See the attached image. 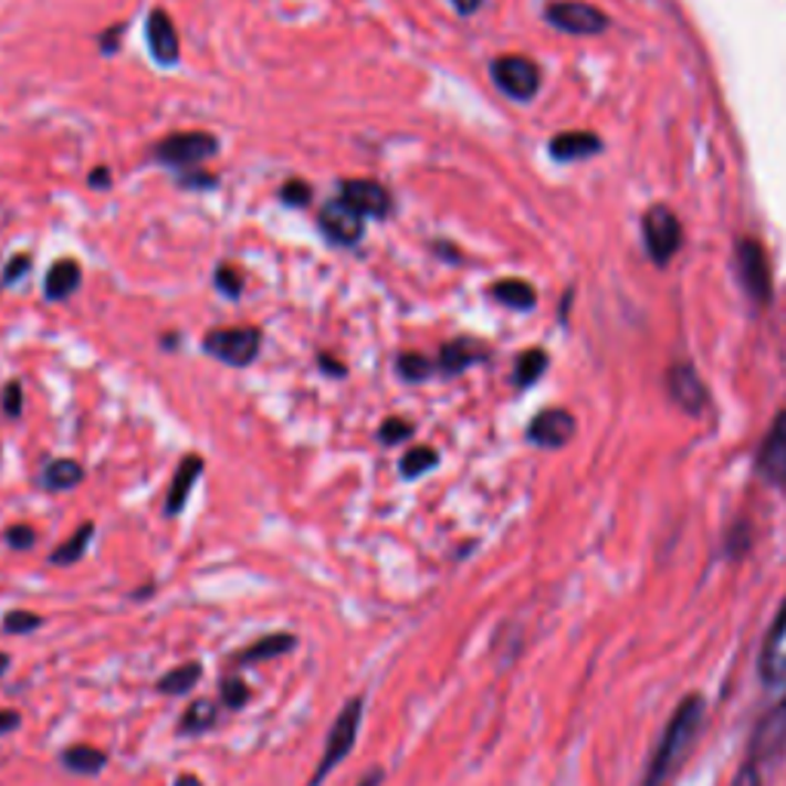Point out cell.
<instances>
[{"instance_id":"6da1fadb","label":"cell","mask_w":786,"mask_h":786,"mask_svg":"<svg viewBox=\"0 0 786 786\" xmlns=\"http://www.w3.org/2000/svg\"><path fill=\"white\" fill-rule=\"evenodd\" d=\"M704 710L706 706L701 694H691V698H685L677 706V713L670 716L667 729H663L661 744H658L654 756H651L649 772L642 777V786H663V780L685 762L689 750L698 741V734H701V725H704Z\"/></svg>"},{"instance_id":"7a4b0ae2","label":"cell","mask_w":786,"mask_h":786,"mask_svg":"<svg viewBox=\"0 0 786 786\" xmlns=\"http://www.w3.org/2000/svg\"><path fill=\"white\" fill-rule=\"evenodd\" d=\"M359 725H363V698H350L345 710L338 713V719L332 722L329 734H326V746H323V756H319L317 768L311 774L307 786L323 784V780L350 756V750L357 746Z\"/></svg>"},{"instance_id":"3957f363","label":"cell","mask_w":786,"mask_h":786,"mask_svg":"<svg viewBox=\"0 0 786 786\" xmlns=\"http://www.w3.org/2000/svg\"><path fill=\"white\" fill-rule=\"evenodd\" d=\"M203 350L224 366H252L262 350V329L255 326H221L203 335Z\"/></svg>"},{"instance_id":"277c9868","label":"cell","mask_w":786,"mask_h":786,"mask_svg":"<svg viewBox=\"0 0 786 786\" xmlns=\"http://www.w3.org/2000/svg\"><path fill=\"white\" fill-rule=\"evenodd\" d=\"M734 268L741 276V286L756 304L772 302V264L765 249L756 240H737L734 247Z\"/></svg>"},{"instance_id":"5b68a950","label":"cell","mask_w":786,"mask_h":786,"mask_svg":"<svg viewBox=\"0 0 786 786\" xmlns=\"http://www.w3.org/2000/svg\"><path fill=\"white\" fill-rule=\"evenodd\" d=\"M216 151H219V138L212 133H172L160 145H154L151 157L157 164L185 169V166L203 164Z\"/></svg>"},{"instance_id":"8992f818","label":"cell","mask_w":786,"mask_h":786,"mask_svg":"<svg viewBox=\"0 0 786 786\" xmlns=\"http://www.w3.org/2000/svg\"><path fill=\"white\" fill-rule=\"evenodd\" d=\"M544 19L551 22L553 28L566 31V34H580V38H594V34H602L611 22L608 15L587 3V0H553L544 7Z\"/></svg>"},{"instance_id":"52a82bcc","label":"cell","mask_w":786,"mask_h":786,"mask_svg":"<svg viewBox=\"0 0 786 786\" xmlns=\"http://www.w3.org/2000/svg\"><path fill=\"white\" fill-rule=\"evenodd\" d=\"M492 81L504 96L532 102L541 90V69L525 55H497L492 62Z\"/></svg>"},{"instance_id":"ba28073f","label":"cell","mask_w":786,"mask_h":786,"mask_svg":"<svg viewBox=\"0 0 786 786\" xmlns=\"http://www.w3.org/2000/svg\"><path fill=\"white\" fill-rule=\"evenodd\" d=\"M642 234H646V247H649L651 259L658 264H667L677 249L682 247V224L667 207H651L642 219Z\"/></svg>"},{"instance_id":"9c48e42d","label":"cell","mask_w":786,"mask_h":786,"mask_svg":"<svg viewBox=\"0 0 786 786\" xmlns=\"http://www.w3.org/2000/svg\"><path fill=\"white\" fill-rule=\"evenodd\" d=\"M317 224L323 237H326L329 243H335V247H357L363 234H366V219H363L354 207H347L345 200L323 203Z\"/></svg>"},{"instance_id":"30bf717a","label":"cell","mask_w":786,"mask_h":786,"mask_svg":"<svg viewBox=\"0 0 786 786\" xmlns=\"http://www.w3.org/2000/svg\"><path fill=\"white\" fill-rule=\"evenodd\" d=\"M338 200L357 209L363 219H387L394 212V193L375 179H345L338 185Z\"/></svg>"},{"instance_id":"8fae6325","label":"cell","mask_w":786,"mask_h":786,"mask_svg":"<svg viewBox=\"0 0 786 786\" xmlns=\"http://www.w3.org/2000/svg\"><path fill=\"white\" fill-rule=\"evenodd\" d=\"M759 673L762 679L780 689L786 685V602L777 611L774 618L772 630L765 636V646H762V658H759Z\"/></svg>"},{"instance_id":"7c38bea8","label":"cell","mask_w":786,"mask_h":786,"mask_svg":"<svg viewBox=\"0 0 786 786\" xmlns=\"http://www.w3.org/2000/svg\"><path fill=\"white\" fill-rule=\"evenodd\" d=\"M145 41H148V50H151L154 62L157 65H176L181 53L179 43V31L172 25V19L166 10H151L148 13V22H145Z\"/></svg>"},{"instance_id":"4fadbf2b","label":"cell","mask_w":786,"mask_h":786,"mask_svg":"<svg viewBox=\"0 0 786 786\" xmlns=\"http://www.w3.org/2000/svg\"><path fill=\"white\" fill-rule=\"evenodd\" d=\"M575 437V418L566 409H547L532 418L528 425V440L544 449H563Z\"/></svg>"},{"instance_id":"5bb4252c","label":"cell","mask_w":786,"mask_h":786,"mask_svg":"<svg viewBox=\"0 0 786 786\" xmlns=\"http://www.w3.org/2000/svg\"><path fill=\"white\" fill-rule=\"evenodd\" d=\"M759 473L772 485H786V412L774 418L759 449Z\"/></svg>"},{"instance_id":"9a60e30c","label":"cell","mask_w":786,"mask_h":786,"mask_svg":"<svg viewBox=\"0 0 786 786\" xmlns=\"http://www.w3.org/2000/svg\"><path fill=\"white\" fill-rule=\"evenodd\" d=\"M667 385H670V397L685 409V412L698 415L704 412L706 400H710V394H706L704 381H701V375L694 373V366H689V363H679V366H673L670 369V375H667Z\"/></svg>"},{"instance_id":"2e32d148","label":"cell","mask_w":786,"mask_h":786,"mask_svg":"<svg viewBox=\"0 0 786 786\" xmlns=\"http://www.w3.org/2000/svg\"><path fill=\"white\" fill-rule=\"evenodd\" d=\"M485 357H489V347H485L483 342H476V338H455V342H446V345L440 347L437 369L452 378V375H461L464 369H470V366L483 363Z\"/></svg>"},{"instance_id":"e0dca14e","label":"cell","mask_w":786,"mask_h":786,"mask_svg":"<svg viewBox=\"0 0 786 786\" xmlns=\"http://www.w3.org/2000/svg\"><path fill=\"white\" fill-rule=\"evenodd\" d=\"M200 473H203V458H181V464L176 468V476H172V483H169V492H166V516H176V513L185 511V504H188V497H191Z\"/></svg>"},{"instance_id":"ac0fdd59","label":"cell","mask_w":786,"mask_h":786,"mask_svg":"<svg viewBox=\"0 0 786 786\" xmlns=\"http://www.w3.org/2000/svg\"><path fill=\"white\" fill-rule=\"evenodd\" d=\"M81 283H83L81 264L71 262V259H62V262H55L53 268L46 271L43 295H46L50 302H65V298H71L74 292L81 290Z\"/></svg>"},{"instance_id":"d6986e66","label":"cell","mask_w":786,"mask_h":786,"mask_svg":"<svg viewBox=\"0 0 786 786\" xmlns=\"http://www.w3.org/2000/svg\"><path fill=\"white\" fill-rule=\"evenodd\" d=\"M83 464L74 461V458H59V461H50L41 473V485L46 492H69V489H77L83 483Z\"/></svg>"},{"instance_id":"ffe728a7","label":"cell","mask_w":786,"mask_h":786,"mask_svg":"<svg viewBox=\"0 0 786 786\" xmlns=\"http://www.w3.org/2000/svg\"><path fill=\"white\" fill-rule=\"evenodd\" d=\"M602 148V142L596 133H559L553 136L551 154L556 160H580V157H590Z\"/></svg>"},{"instance_id":"44dd1931","label":"cell","mask_w":786,"mask_h":786,"mask_svg":"<svg viewBox=\"0 0 786 786\" xmlns=\"http://www.w3.org/2000/svg\"><path fill=\"white\" fill-rule=\"evenodd\" d=\"M295 649V636L292 633H271L252 642L249 649H243L237 654V663H259V661H271V658H280L286 651Z\"/></svg>"},{"instance_id":"7402d4cb","label":"cell","mask_w":786,"mask_h":786,"mask_svg":"<svg viewBox=\"0 0 786 786\" xmlns=\"http://www.w3.org/2000/svg\"><path fill=\"white\" fill-rule=\"evenodd\" d=\"M59 762H62V765H65V768L74 774H98V772H105L108 756H105L102 750H96V746L77 744V746H69V750L59 756Z\"/></svg>"},{"instance_id":"603a6c76","label":"cell","mask_w":786,"mask_h":786,"mask_svg":"<svg viewBox=\"0 0 786 786\" xmlns=\"http://www.w3.org/2000/svg\"><path fill=\"white\" fill-rule=\"evenodd\" d=\"M492 298L507 304L513 311H532L535 302H538V295H535V290L525 280H497L495 286H492Z\"/></svg>"},{"instance_id":"cb8c5ba5","label":"cell","mask_w":786,"mask_h":786,"mask_svg":"<svg viewBox=\"0 0 786 786\" xmlns=\"http://www.w3.org/2000/svg\"><path fill=\"white\" fill-rule=\"evenodd\" d=\"M93 535H96V525L83 523L62 547H55V551L50 553V563H53V566H74V563H81L83 556H86V547H90Z\"/></svg>"},{"instance_id":"d4e9b609","label":"cell","mask_w":786,"mask_h":786,"mask_svg":"<svg viewBox=\"0 0 786 786\" xmlns=\"http://www.w3.org/2000/svg\"><path fill=\"white\" fill-rule=\"evenodd\" d=\"M200 677H203L200 663H181V667L169 670V673L157 682V691H160V694H188V691L200 682Z\"/></svg>"},{"instance_id":"484cf974","label":"cell","mask_w":786,"mask_h":786,"mask_svg":"<svg viewBox=\"0 0 786 786\" xmlns=\"http://www.w3.org/2000/svg\"><path fill=\"white\" fill-rule=\"evenodd\" d=\"M547 373V354L544 350H525L516 359V369H513V385L516 387H532L538 381L541 375Z\"/></svg>"},{"instance_id":"4316f807","label":"cell","mask_w":786,"mask_h":786,"mask_svg":"<svg viewBox=\"0 0 786 786\" xmlns=\"http://www.w3.org/2000/svg\"><path fill=\"white\" fill-rule=\"evenodd\" d=\"M216 719H219V713H216V704H212V701H193V704L185 710V716H181L179 732L203 734L216 725Z\"/></svg>"},{"instance_id":"83f0119b","label":"cell","mask_w":786,"mask_h":786,"mask_svg":"<svg viewBox=\"0 0 786 786\" xmlns=\"http://www.w3.org/2000/svg\"><path fill=\"white\" fill-rule=\"evenodd\" d=\"M437 464H440L437 449H430V446H415V449H409V452L402 455L400 473L406 476V480H418V476H425V473L437 468Z\"/></svg>"},{"instance_id":"f1b7e54d","label":"cell","mask_w":786,"mask_h":786,"mask_svg":"<svg viewBox=\"0 0 786 786\" xmlns=\"http://www.w3.org/2000/svg\"><path fill=\"white\" fill-rule=\"evenodd\" d=\"M433 369H437V366H433L425 354L406 350V354L397 357V375H400L402 381H409V385H421V381H428L430 375H433Z\"/></svg>"},{"instance_id":"f546056e","label":"cell","mask_w":786,"mask_h":786,"mask_svg":"<svg viewBox=\"0 0 786 786\" xmlns=\"http://www.w3.org/2000/svg\"><path fill=\"white\" fill-rule=\"evenodd\" d=\"M212 283H216V290H219L221 295H228V298H240V292H243V274H240V271H234L231 264H221V268H216Z\"/></svg>"},{"instance_id":"4dcf8cb0","label":"cell","mask_w":786,"mask_h":786,"mask_svg":"<svg viewBox=\"0 0 786 786\" xmlns=\"http://www.w3.org/2000/svg\"><path fill=\"white\" fill-rule=\"evenodd\" d=\"M412 430V421H406V418H387L378 428V440L385 442V446H397V442L409 440Z\"/></svg>"},{"instance_id":"1f68e13d","label":"cell","mask_w":786,"mask_h":786,"mask_svg":"<svg viewBox=\"0 0 786 786\" xmlns=\"http://www.w3.org/2000/svg\"><path fill=\"white\" fill-rule=\"evenodd\" d=\"M247 701H249V689L243 679L228 677L224 682H221V704L228 706V710H243Z\"/></svg>"},{"instance_id":"d6a6232c","label":"cell","mask_w":786,"mask_h":786,"mask_svg":"<svg viewBox=\"0 0 786 786\" xmlns=\"http://www.w3.org/2000/svg\"><path fill=\"white\" fill-rule=\"evenodd\" d=\"M43 623L41 615H34V611H7V618H3V630L7 633H15V636H25L31 633V630H38Z\"/></svg>"},{"instance_id":"836d02e7","label":"cell","mask_w":786,"mask_h":786,"mask_svg":"<svg viewBox=\"0 0 786 786\" xmlns=\"http://www.w3.org/2000/svg\"><path fill=\"white\" fill-rule=\"evenodd\" d=\"M311 197H314V191H311V185L302 179H290L283 188H280V200L286 203V207H307L311 203Z\"/></svg>"},{"instance_id":"e575fe53","label":"cell","mask_w":786,"mask_h":786,"mask_svg":"<svg viewBox=\"0 0 786 786\" xmlns=\"http://www.w3.org/2000/svg\"><path fill=\"white\" fill-rule=\"evenodd\" d=\"M3 541H7L13 551H28V547L38 541V532H34L31 525H13V528L3 532Z\"/></svg>"},{"instance_id":"d590c367","label":"cell","mask_w":786,"mask_h":786,"mask_svg":"<svg viewBox=\"0 0 786 786\" xmlns=\"http://www.w3.org/2000/svg\"><path fill=\"white\" fill-rule=\"evenodd\" d=\"M0 402H3V412L10 415V418H19L22 415V385L10 381V385L3 387V394H0Z\"/></svg>"},{"instance_id":"8d00e7d4","label":"cell","mask_w":786,"mask_h":786,"mask_svg":"<svg viewBox=\"0 0 786 786\" xmlns=\"http://www.w3.org/2000/svg\"><path fill=\"white\" fill-rule=\"evenodd\" d=\"M31 271V255H15L13 262L3 268V286H13Z\"/></svg>"},{"instance_id":"74e56055","label":"cell","mask_w":786,"mask_h":786,"mask_svg":"<svg viewBox=\"0 0 786 786\" xmlns=\"http://www.w3.org/2000/svg\"><path fill=\"white\" fill-rule=\"evenodd\" d=\"M732 786H762L759 768H756V762H746L744 768L734 774Z\"/></svg>"},{"instance_id":"f35d334b","label":"cell","mask_w":786,"mask_h":786,"mask_svg":"<svg viewBox=\"0 0 786 786\" xmlns=\"http://www.w3.org/2000/svg\"><path fill=\"white\" fill-rule=\"evenodd\" d=\"M319 369L326 375H335V378H345L347 369L338 363V359H332L329 354H319Z\"/></svg>"},{"instance_id":"ab89813d","label":"cell","mask_w":786,"mask_h":786,"mask_svg":"<svg viewBox=\"0 0 786 786\" xmlns=\"http://www.w3.org/2000/svg\"><path fill=\"white\" fill-rule=\"evenodd\" d=\"M216 176H181V188H216Z\"/></svg>"},{"instance_id":"60d3db41","label":"cell","mask_w":786,"mask_h":786,"mask_svg":"<svg viewBox=\"0 0 786 786\" xmlns=\"http://www.w3.org/2000/svg\"><path fill=\"white\" fill-rule=\"evenodd\" d=\"M19 722H22V716H19L15 710H0V734L19 729Z\"/></svg>"},{"instance_id":"b9f144b4","label":"cell","mask_w":786,"mask_h":786,"mask_svg":"<svg viewBox=\"0 0 786 786\" xmlns=\"http://www.w3.org/2000/svg\"><path fill=\"white\" fill-rule=\"evenodd\" d=\"M90 185H93V188H98V191H102V188H108V185H111V169H105V166H98V169H93V172H90Z\"/></svg>"},{"instance_id":"7bdbcfd3","label":"cell","mask_w":786,"mask_h":786,"mask_svg":"<svg viewBox=\"0 0 786 786\" xmlns=\"http://www.w3.org/2000/svg\"><path fill=\"white\" fill-rule=\"evenodd\" d=\"M452 3H455L458 13L470 15V13H476V10H480V3H483V0H452Z\"/></svg>"},{"instance_id":"ee69618b","label":"cell","mask_w":786,"mask_h":786,"mask_svg":"<svg viewBox=\"0 0 786 786\" xmlns=\"http://www.w3.org/2000/svg\"><path fill=\"white\" fill-rule=\"evenodd\" d=\"M381 780H385V772H381V768H373V772L359 780V786H381Z\"/></svg>"},{"instance_id":"f6af8a7d","label":"cell","mask_w":786,"mask_h":786,"mask_svg":"<svg viewBox=\"0 0 786 786\" xmlns=\"http://www.w3.org/2000/svg\"><path fill=\"white\" fill-rule=\"evenodd\" d=\"M172 786H203V780H200V777H193V774H181V777H176V780H172Z\"/></svg>"},{"instance_id":"bcb514c9","label":"cell","mask_w":786,"mask_h":786,"mask_svg":"<svg viewBox=\"0 0 786 786\" xmlns=\"http://www.w3.org/2000/svg\"><path fill=\"white\" fill-rule=\"evenodd\" d=\"M433 252H440V255H449V262H458V249H449V247H442V243H433Z\"/></svg>"},{"instance_id":"7dc6e473","label":"cell","mask_w":786,"mask_h":786,"mask_svg":"<svg viewBox=\"0 0 786 786\" xmlns=\"http://www.w3.org/2000/svg\"><path fill=\"white\" fill-rule=\"evenodd\" d=\"M10 663H13V661H10V654H7V651H0V677H3L7 670H10Z\"/></svg>"}]
</instances>
